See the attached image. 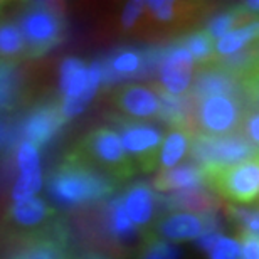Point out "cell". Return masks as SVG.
Segmentation results:
<instances>
[{"instance_id":"2","label":"cell","mask_w":259,"mask_h":259,"mask_svg":"<svg viewBox=\"0 0 259 259\" xmlns=\"http://www.w3.org/2000/svg\"><path fill=\"white\" fill-rule=\"evenodd\" d=\"M17 24L27 46L29 59L48 54L66 37L64 10L51 2L24 4L17 15Z\"/></svg>"},{"instance_id":"38","label":"cell","mask_w":259,"mask_h":259,"mask_svg":"<svg viewBox=\"0 0 259 259\" xmlns=\"http://www.w3.org/2000/svg\"><path fill=\"white\" fill-rule=\"evenodd\" d=\"M244 9L247 12H259V2H246Z\"/></svg>"},{"instance_id":"24","label":"cell","mask_w":259,"mask_h":259,"mask_svg":"<svg viewBox=\"0 0 259 259\" xmlns=\"http://www.w3.org/2000/svg\"><path fill=\"white\" fill-rule=\"evenodd\" d=\"M194 133L185 130H172L163 140L162 150L158 155V167L162 170L174 168L185 158L187 152H190Z\"/></svg>"},{"instance_id":"10","label":"cell","mask_w":259,"mask_h":259,"mask_svg":"<svg viewBox=\"0 0 259 259\" xmlns=\"http://www.w3.org/2000/svg\"><path fill=\"white\" fill-rule=\"evenodd\" d=\"M217 214H194V212H168L155 222V232L158 237L174 242H187L199 239L209 231H217Z\"/></svg>"},{"instance_id":"39","label":"cell","mask_w":259,"mask_h":259,"mask_svg":"<svg viewBox=\"0 0 259 259\" xmlns=\"http://www.w3.org/2000/svg\"><path fill=\"white\" fill-rule=\"evenodd\" d=\"M5 138H7V128L0 121V147H2V143L5 142Z\"/></svg>"},{"instance_id":"3","label":"cell","mask_w":259,"mask_h":259,"mask_svg":"<svg viewBox=\"0 0 259 259\" xmlns=\"http://www.w3.org/2000/svg\"><path fill=\"white\" fill-rule=\"evenodd\" d=\"M72 152L116 182L132 179L137 172L135 163L123 148L120 135L110 126L91 130Z\"/></svg>"},{"instance_id":"12","label":"cell","mask_w":259,"mask_h":259,"mask_svg":"<svg viewBox=\"0 0 259 259\" xmlns=\"http://www.w3.org/2000/svg\"><path fill=\"white\" fill-rule=\"evenodd\" d=\"M103 232H105L106 239L110 241V244L115 246L120 252H126L138 244L142 246L145 236L148 234V232L140 231L128 219L121 197H115L108 202L105 215H103Z\"/></svg>"},{"instance_id":"34","label":"cell","mask_w":259,"mask_h":259,"mask_svg":"<svg viewBox=\"0 0 259 259\" xmlns=\"http://www.w3.org/2000/svg\"><path fill=\"white\" fill-rule=\"evenodd\" d=\"M242 95L252 106L259 110V67L242 79Z\"/></svg>"},{"instance_id":"14","label":"cell","mask_w":259,"mask_h":259,"mask_svg":"<svg viewBox=\"0 0 259 259\" xmlns=\"http://www.w3.org/2000/svg\"><path fill=\"white\" fill-rule=\"evenodd\" d=\"M189 95L195 101L205 100V98L210 96H232L239 98V100L244 98V95H242V81L217 64L200 67L197 71V76L194 77Z\"/></svg>"},{"instance_id":"29","label":"cell","mask_w":259,"mask_h":259,"mask_svg":"<svg viewBox=\"0 0 259 259\" xmlns=\"http://www.w3.org/2000/svg\"><path fill=\"white\" fill-rule=\"evenodd\" d=\"M137 259H182V251L172 242L150 232L145 236L143 244L140 246Z\"/></svg>"},{"instance_id":"13","label":"cell","mask_w":259,"mask_h":259,"mask_svg":"<svg viewBox=\"0 0 259 259\" xmlns=\"http://www.w3.org/2000/svg\"><path fill=\"white\" fill-rule=\"evenodd\" d=\"M5 259H71L67 251V234L63 224L51 222L25 244Z\"/></svg>"},{"instance_id":"33","label":"cell","mask_w":259,"mask_h":259,"mask_svg":"<svg viewBox=\"0 0 259 259\" xmlns=\"http://www.w3.org/2000/svg\"><path fill=\"white\" fill-rule=\"evenodd\" d=\"M143 15H145V2H128L120 17L121 27L125 30L135 29Z\"/></svg>"},{"instance_id":"6","label":"cell","mask_w":259,"mask_h":259,"mask_svg":"<svg viewBox=\"0 0 259 259\" xmlns=\"http://www.w3.org/2000/svg\"><path fill=\"white\" fill-rule=\"evenodd\" d=\"M244 120V108L239 98L210 96L195 101L194 133L207 137L234 135Z\"/></svg>"},{"instance_id":"4","label":"cell","mask_w":259,"mask_h":259,"mask_svg":"<svg viewBox=\"0 0 259 259\" xmlns=\"http://www.w3.org/2000/svg\"><path fill=\"white\" fill-rule=\"evenodd\" d=\"M256 157H259V150L252 147L241 133L227 137H207L195 133L192 137L190 158L195 165L204 168L207 177L222 168Z\"/></svg>"},{"instance_id":"27","label":"cell","mask_w":259,"mask_h":259,"mask_svg":"<svg viewBox=\"0 0 259 259\" xmlns=\"http://www.w3.org/2000/svg\"><path fill=\"white\" fill-rule=\"evenodd\" d=\"M257 39H259V19L246 24L244 27L226 34L219 40H215V56L217 58H227V56L241 53L242 49H246L247 44L256 42Z\"/></svg>"},{"instance_id":"22","label":"cell","mask_w":259,"mask_h":259,"mask_svg":"<svg viewBox=\"0 0 259 259\" xmlns=\"http://www.w3.org/2000/svg\"><path fill=\"white\" fill-rule=\"evenodd\" d=\"M202 9V4H189V2H145V14L155 24L163 27H175L179 24L189 22L194 17L197 10Z\"/></svg>"},{"instance_id":"11","label":"cell","mask_w":259,"mask_h":259,"mask_svg":"<svg viewBox=\"0 0 259 259\" xmlns=\"http://www.w3.org/2000/svg\"><path fill=\"white\" fill-rule=\"evenodd\" d=\"M66 118L61 111V101L48 100L39 103L29 111L27 118L24 120L22 135L24 142L32 143L35 148H42L53 142L61 133V130L66 125Z\"/></svg>"},{"instance_id":"30","label":"cell","mask_w":259,"mask_h":259,"mask_svg":"<svg viewBox=\"0 0 259 259\" xmlns=\"http://www.w3.org/2000/svg\"><path fill=\"white\" fill-rule=\"evenodd\" d=\"M224 209L229 221H232L239 227V232H246V234L259 237V207L227 204Z\"/></svg>"},{"instance_id":"26","label":"cell","mask_w":259,"mask_h":259,"mask_svg":"<svg viewBox=\"0 0 259 259\" xmlns=\"http://www.w3.org/2000/svg\"><path fill=\"white\" fill-rule=\"evenodd\" d=\"M22 76L14 64L0 63V111H12L22 101Z\"/></svg>"},{"instance_id":"35","label":"cell","mask_w":259,"mask_h":259,"mask_svg":"<svg viewBox=\"0 0 259 259\" xmlns=\"http://www.w3.org/2000/svg\"><path fill=\"white\" fill-rule=\"evenodd\" d=\"M237 242H239L242 259H259V237L257 236L239 232Z\"/></svg>"},{"instance_id":"36","label":"cell","mask_w":259,"mask_h":259,"mask_svg":"<svg viewBox=\"0 0 259 259\" xmlns=\"http://www.w3.org/2000/svg\"><path fill=\"white\" fill-rule=\"evenodd\" d=\"M224 236L221 231H209L205 232L204 236H200L199 239H197V247H199L200 251L204 252H210L214 249V246L217 244V241L221 239V237Z\"/></svg>"},{"instance_id":"15","label":"cell","mask_w":259,"mask_h":259,"mask_svg":"<svg viewBox=\"0 0 259 259\" xmlns=\"http://www.w3.org/2000/svg\"><path fill=\"white\" fill-rule=\"evenodd\" d=\"M113 103L125 118L130 120H147L160 116L162 105L157 91L142 84H126L113 93Z\"/></svg>"},{"instance_id":"25","label":"cell","mask_w":259,"mask_h":259,"mask_svg":"<svg viewBox=\"0 0 259 259\" xmlns=\"http://www.w3.org/2000/svg\"><path fill=\"white\" fill-rule=\"evenodd\" d=\"M252 20H256V19L252 17L251 12H247L244 9V5H241V7L227 9L224 12L214 15V17L207 22V27L204 30L215 42V40H219L221 37H224L226 34H229L236 29L244 27L246 22H252Z\"/></svg>"},{"instance_id":"28","label":"cell","mask_w":259,"mask_h":259,"mask_svg":"<svg viewBox=\"0 0 259 259\" xmlns=\"http://www.w3.org/2000/svg\"><path fill=\"white\" fill-rule=\"evenodd\" d=\"M185 49L189 51L190 56L194 58V63L200 67L214 64V61L217 59L215 56V42L212 40V37L205 30H195L187 35H184L179 40Z\"/></svg>"},{"instance_id":"20","label":"cell","mask_w":259,"mask_h":259,"mask_svg":"<svg viewBox=\"0 0 259 259\" xmlns=\"http://www.w3.org/2000/svg\"><path fill=\"white\" fill-rule=\"evenodd\" d=\"M160 98V118L174 130H185L194 133V115H195V100L190 95L187 96H172L165 93L158 84L153 86ZM195 135V133H194Z\"/></svg>"},{"instance_id":"37","label":"cell","mask_w":259,"mask_h":259,"mask_svg":"<svg viewBox=\"0 0 259 259\" xmlns=\"http://www.w3.org/2000/svg\"><path fill=\"white\" fill-rule=\"evenodd\" d=\"M77 259H113L108 254H103V252H96V251H90V252H84L81 254Z\"/></svg>"},{"instance_id":"17","label":"cell","mask_w":259,"mask_h":259,"mask_svg":"<svg viewBox=\"0 0 259 259\" xmlns=\"http://www.w3.org/2000/svg\"><path fill=\"white\" fill-rule=\"evenodd\" d=\"M19 179L12 187L14 202L30 199L42 189V172H40L39 150L32 143L22 142L17 152Z\"/></svg>"},{"instance_id":"1","label":"cell","mask_w":259,"mask_h":259,"mask_svg":"<svg viewBox=\"0 0 259 259\" xmlns=\"http://www.w3.org/2000/svg\"><path fill=\"white\" fill-rule=\"evenodd\" d=\"M116 189V180L96 170L72 152L48 177V194L58 209L72 210L95 205L108 199Z\"/></svg>"},{"instance_id":"31","label":"cell","mask_w":259,"mask_h":259,"mask_svg":"<svg viewBox=\"0 0 259 259\" xmlns=\"http://www.w3.org/2000/svg\"><path fill=\"white\" fill-rule=\"evenodd\" d=\"M210 259H242L241 247L237 239H231L227 236H222L214 249L209 252Z\"/></svg>"},{"instance_id":"19","label":"cell","mask_w":259,"mask_h":259,"mask_svg":"<svg viewBox=\"0 0 259 259\" xmlns=\"http://www.w3.org/2000/svg\"><path fill=\"white\" fill-rule=\"evenodd\" d=\"M160 202L167 210L175 212H194V214H217L221 207V200L212 190L207 189V185L194 189L177 190L170 192L168 195L160 197Z\"/></svg>"},{"instance_id":"16","label":"cell","mask_w":259,"mask_h":259,"mask_svg":"<svg viewBox=\"0 0 259 259\" xmlns=\"http://www.w3.org/2000/svg\"><path fill=\"white\" fill-rule=\"evenodd\" d=\"M121 200L128 219L143 232H147L145 229L153 224L158 214V207L162 205L160 197L147 182L132 184L121 195Z\"/></svg>"},{"instance_id":"8","label":"cell","mask_w":259,"mask_h":259,"mask_svg":"<svg viewBox=\"0 0 259 259\" xmlns=\"http://www.w3.org/2000/svg\"><path fill=\"white\" fill-rule=\"evenodd\" d=\"M165 48L133 49L123 48L115 51L106 61H101L103 82L101 86L110 88L132 77H147L158 71Z\"/></svg>"},{"instance_id":"21","label":"cell","mask_w":259,"mask_h":259,"mask_svg":"<svg viewBox=\"0 0 259 259\" xmlns=\"http://www.w3.org/2000/svg\"><path fill=\"white\" fill-rule=\"evenodd\" d=\"M202 185H207V175L204 168H200L194 162L177 165L168 170H160L157 177L153 179V189L163 194L202 187Z\"/></svg>"},{"instance_id":"23","label":"cell","mask_w":259,"mask_h":259,"mask_svg":"<svg viewBox=\"0 0 259 259\" xmlns=\"http://www.w3.org/2000/svg\"><path fill=\"white\" fill-rule=\"evenodd\" d=\"M24 59H29L27 46L17 20L0 17V63L15 64Z\"/></svg>"},{"instance_id":"32","label":"cell","mask_w":259,"mask_h":259,"mask_svg":"<svg viewBox=\"0 0 259 259\" xmlns=\"http://www.w3.org/2000/svg\"><path fill=\"white\" fill-rule=\"evenodd\" d=\"M241 135L252 147L259 150V110H252L244 115V120H242L241 125Z\"/></svg>"},{"instance_id":"5","label":"cell","mask_w":259,"mask_h":259,"mask_svg":"<svg viewBox=\"0 0 259 259\" xmlns=\"http://www.w3.org/2000/svg\"><path fill=\"white\" fill-rule=\"evenodd\" d=\"M118 135L121 138L130 160L142 172H152L158 167V155L163 145L162 130L150 123L130 120V118H115Z\"/></svg>"},{"instance_id":"18","label":"cell","mask_w":259,"mask_h":259,"mask_svg":"<svg viewBox=\"0 0 259 259\" xmlns=\"http://www.w3.org/2000/svg\"><path fill=\"white\" fill-rule=\"evenodd\" d=\"M54 215H56V209L51 207L44 199H40V197H30V199L14 202L7 212V219L5 221L14 229H20L24 232L32 231L29 236L32 237L37 232L42 231L37 229L48 224L51 219H54Z\"/></svg>"},{"instance_id":"7","label":"cell","mask_w":259,"mask_h":259,"mask_svg":"<svg viewBox=\"0 0 259 259\" xmlns=\"http://www.w3.org/2000/svg\"><path fill=\"white\" fill-rule=\"evenodd\" d=\"M207 185L227 202L251 204L259 199V157L222 168L207 177Z\"/></svg>"},{"instance_id":"41","label":"cell","mask_w":259,"mask_h":259,"mask_svg":"<svg viewBox=\"0 0 259 259\" xmlns=\"http://www.w3.org/2000/svg\"><path fill=\"white\" fill-rule=\"evenodd\" d=\"M7 5H10V4H9V2H0V14L4 12V10H5V7H7Z\"/></svg>"},{"instance_id":"40","label":"cell","mask_w":259,"mask_h":259,"mask_svg":"<svg viewBox=\"0 0 259 259\" xmlns=\"http://www.w3.org/2000/svg\"><path fill=\"white\" fill-rule=\"evenodd\" d=\"M251 49H252V53H254V58L257 61V67H259V39L256 40V42H252Z\"/></svg>"},{"instance_id":"9","label":"cell","mask_w":259,"mask_h":259,"mask_svg":"<svg viewBox=\"0 0 259 259\" xmlns=\"http://www.w3.org/2000/svg\"><path fill=\"white\" fill-rule=\"evenodd\" d=\"M195 63L190 53L177 42L163 51L158 66V86L172 96H187L194 82Z\"/></svg>"}]
</instances>
